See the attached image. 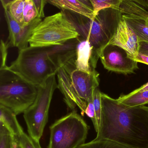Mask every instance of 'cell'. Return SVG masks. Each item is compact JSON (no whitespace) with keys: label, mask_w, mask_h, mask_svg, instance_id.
I'll use <instances>...</instances> for the list:
<instances>
[{"label":"cell","mask_w":148,"mask_h":148,"mask_svg":"<svg viewBox=\"0 0 148 148\" xmlns=\"http://www.w3.org/2000/svg\"><path fill=\"white\" fill-rule=\"evenodd\" d=\"M0 148H17V137L0 122Z\"/></svg>","instance_id":"e0dca14e"},{"label":"cell","mask_w":148,"mask_h":148,"mask_svg":"<svg viewBox=\"0 0 148 148\" xmlns=\"http://www.w3.org/2000/svg\"><path fill=\"white\" fill-rule=\"evenodd\" d=\"M134 60L148 65V55L139 53L136 57L134 59Z\"/></svg>","instance_id":"4316f807"},{"label":"cell","mask_w":148,"mask_h":148,"mask_svg":"<svg viewBox=\"0 0 148 148\" xmlns=\"http://www.w3.org/2000/svg\"><path fill=\"white\" fill-rule=\"evenodd\" d=\"M9 47L7 42H4L2 40L1 42V66L0 70L5 69L8 68L7 65L8 49Z\"/></svg>","instance_id":"cb8c5ba5"},{"label":"cell","mask_w":148,"mask_h":148,"mask_svg":"<svg viewBox=\"0 0 148 148\" xmlns=\"http://www.w3.org/2000/svg\"><path fill=\"white\" fill-rule=\"evenodd\" d=\"M122 18L132 29L140 42L148 43V10L132 1L123 0L120 7Z\"/></svg>","instance_id":"9c48e42d"},{"label":"cell","mask_w":148,"mask_h":148,"mask_svg":"<svg viewBox=\"0 0 148 148\" xmlns=\"http://www.w3.org/2000/svg\"><path fill=\"white\" fill-rule=\"evenodd\" d=\"M16 137L17 148H42L40 142L34 140L24 132Z\"/></svg>","instance_id":"603a6c76"},{"label":"cell","mask_w":148,"mask_h":148,"mask_svg":"<svg viewBox=\"0 0 148 148\" xmlns=\"http://www.w3.org/2000/svg\"><path fill=\"white\" fill-rule=\"evenodd\" d=\"M100 58L104 68L111 72L127 75L134 73L138 69V62L129 58L125 50L115 45H107Z\"/></svg>","instance_id":"30bf717a"},{"label":"cell","mask_w":148,"mask_h":148,"mask_svg":"<svg viewBox=\"0 0 148 148\" xmlns=\"http://www.w3.org/2000/svg\"><path fill=\"white\" fill-rule=\"evenodd\" d=\"M16 116L9 109L0 105V122L2 123L15 136H17L23 130L17 121Z\"/></svg>","instance_id":"9a60e30c"},{"label":"cell","mask_w":148,"mask_h":148,"mask_svg":"<svg viewBox=\"0 0 148 148\" xmlns=\"http://www.w3.org/2000/svg\"><path fill=\"white\" fill-rule=\"evenodd\" d=\"M80 36L72 20L62 11L41 20L33 29L28 42L30 47L59 45Z\"/></svg>","instance_id":"8992f818"},{"label":"cell","mask_w":148,"mask_h":148,"mask_svg":"<svg viewBox=\"0 0 148 148\" xmlns=\"http://www.w3.org/2000/svg\"><path fill=\"white\" fill-rule=\"evenodd\" d=\"M66 13V12H65ZM66 11L78 31L80 37L88 41L98 58L109 44L122 20L120 9L102 10L94 19Z\"/></svg>","instance_id":"277c9868"},{"label":"cell","mask_w":148,"mask_h":148,"mask_svg":"<svg viewBox=\"0 0 148 148\" xmlns=\"http://www.w3.org/2000/svg\"><path fill=\"white\" fill-rule=\"evenodd\" d=\"M37 93V86L8 68L0 70V105L17 115L24 113L33 104Z\"/></svg>","instance_id":"5b68a950"},{"label":"cell","mask_w":148,"mask_h":148,"mask_svg":"<svg viewBox=\"0 0 148 148\" xmlns=\"http://www.w3.org/2000/svg\"><path fill=\"white\" fill-rule=\"evenodd\" d=\"M79 40L80 37L59 45L29 46L19 50L8 69L38 87L75 56Z\"/></svg>","instance_id":"7a4b0ae2"},{"label":"cell","mask_w":148,"mask_h":148,"mask_svg":"<svg viewBox=\"0 0 148 148\" xmlns=\"http://www.w3.org/2000/svg\"><path fill=\"white\" fill-rule=\"evenodd\" d=\"M35 5L39 18L44 17V9L46 4L45 0H32Z\"/></svg>","instance_id":"d4e9b609"},{"label":"cell","mask_w":148,"mask_h":148,"mask_svg":"<svg viewBox=\"0 0 148 148\" xmlns=\"http://www.w3.org/2000/svg\"><path fill=\"white\" fill-rule=\"evenodd\" d=\"M127 1H132L138 3L148 10V0H127Z\"/></svg>","instance_id":"f1b7e54d"},{"label":"cell","mask_w":148,"mask_h":148,"mask_svg":"<svg viewBox=\"0 0 148 148\" xmlns=\"http://www.w3.org/2000/svg\"><path fill=\"white\" fill-rule=\"evenodd\" d=\"M139 53L148 55V42H140V48Z\"/></svg>","instance_id":"83f0119b"},{"label":"cell","mask_w":148,"mask_h":148,"mask_svg":"<svg viewBox=\"0 0 148 148\" xmlns=\"http://www.w3.org/2000/svg\"><path fill=\"white\" fill-rule=\"evenodd\" d=\"M3 9L9 30V47L17 48L19 50L28 47L29 39L33 29L41 18H38L28 26H23L12 17L6 8Z\"/></svg>","instance_id":"8fae6325"},{"label":"cell","mask_w":148,"mask_h":148,"mask_svg":"<svg viewBox=\"0 0 148 148\" xmlns=\"http://www.w3.org/2000/svg\"><path fill=\"white\" fill-rule=\"evenodd\" d=\"M79 1H81L82 2L84 3V4H86L87 6H89L90 8H93V7H92V4H91V2H90L89 0H79Z\"/></svg>","instance_id":"4dcf8cb0"},{"label":"cell","mask_w":148,"mask_h":148,"mask_svg":"<svg viewBox=\"0 0 148 148\" xmlns=\"http://www.w3.org/2000/svg\"><path fill=\"white\" fill-rule=\"evenodd\" d=\"M26 0H14L6 7L12 17L21 25H23V9Z\"/></svg>","instance_id":"ac0fdd59"},{"label":"cell","mask_w":148,"mask_h":148,"mask_svg":"<svg viewBox=\"0 0 148 148\" xmlns=\"http://www.w3.org/2000/svg\"><path fill=\"white\" fill-rule=\"evenodd\" d=\"M57 88L64 102L72 111L78 107L82 116L89 103L93 101L94 91L100 83V74L94 70L87 73L76 67L75 57L66 62L57 74Z\"/></svg>","instance_id":"3957f363"},{"label":"cell","mask_w":148,"mask_h":148,"mask_svg":"<svg viewBox=\"0 0 148 148\" xmlns=\"http://www.w3.org/2000/svg\"><path fill=\"white\" fill-rule=\"evenodd\" d=\"M57 88L56 75H54L38 86L35 100L23 113L28 135L37 141L40 142L47 123L51 100Z\"/></svg>","instance_id":"ba28073f"},{"label":"cell","mask_w":148,"mask_h":148,"mask_svg":"<svg viewBox=\"0 0 148 148\" xmlns=\"http://www.w3.org/2000/svg\"><path fill=\"white\" fill-rule=\"evenodd\" d=\"M140 42L135 33L122 18L108 44L118 46L122 49L129 58L134 60L139 54Z\"/></svg>","instance_id":"7c38bea8"},{"label":"cell","mask_w":148,"mask_h":148,"mask_svg":"<svg viewBox=\"0 0 148 148\" xmlns=\"http://www.w3.org/2000/svg\"><path fill=\"white\" fill-rule=\"evenodd\" d=\"M23 25H30L39 18L35 5L32 0H26L23 14Z\"/></svg>","instance_id":"ffe728a7"},{"label":"cell","mask_w":148,"mask_h":148,"mask_svg":"<svg viewBox=\"0 0 148 148\" xmlns=\"http://www.w3.org/2000/svg\"><path fill=\"white\" fill-rule=\"evenodd\" d=\"M89 129L76 110L72 111L50 127L47 148H78L85 143Z\"/></svg>","instance_id":"52a82bcc"},{"label":"cell","mask_w":148,"mask_h":148,"mask_svg":"<svg viewBox=\"0 0 148 148\" xmlns=\"http://www.w3.org/2000/svg\"><path fill=\"white\" fill-rule=\"evenodd\" d=\"M46 2L55 6L65 12H71L89 19L95 17L92 8L84 4L79 0H45Z\"/></svg>","instance_id":"5bb4252c"},{"label":"cell","mask_w":148,"mask_h":148,"mask_svg":"<svg viewBox=\"0 0 148 148\" xmlns=\"http://www.w3.org/2000/svg\"><path fill=\"white\" fill-rule=\"evenodd\" d=\"M13 1L14 0H1L3 8L6 7L11 2Z\"/></svg>","instance_id":"f546056e"},{"label":"cell","mask_w":148,"mask_h":148,"mask_svg":"<svg viewBox=\"0 0 148 148\" xmlns=\"http://www.w3.org/2000/svg\"><path fill=\"white\" fill-rule=\"evenodd\" d=\"M101 94V92L98 87L95 90L93 95V103L94 105L95 111V119L94 123L93 125L96 133H98L99 131L101 120L102 105Z\"/></svg>","instance_id":"7402d4cb"},{"label":"cell","mask_w":148,"mask_h":148,"mask_svg":"<svg viewBox=\"0 0 148 148\" xmlns=\"http://www.w3.org/2000/svg\"><path fill=\"white\" fill-rule=\"evenodd\" d=\"M95 16L99 11L107 8L120 9V6L123 0H89Z\"/></svg>","instance_id":"44dd1931"},{"label":"cell","mask_w":148,"mask_h":148,"mask_svg":"<svg viewBox=\"0 0 148 148\" xmlns=\"http://www.w3.org/2000/svg\"><path fill=\"white\" fill-rule=\"evenodd\" d=\"M117 101L129 107L143 106L148 104V90L134 95H124L117 98Z\"/></svg>","instance_id":"2e32d148"},{"label":"cell","mask_w":148,"mask_h":148,"mask_svg":"<svg viewBox=\"0 0 148 148\" xmlns=\"http://www.w3.org/2000/svg\"><path fill=\"white\" fill-rule=\"evenodd\" d=\"M102 116L95 140L130 148H148V106L131 107L101 92Z\"/></svg>","instance_id":"6da1fadb"},{"label":"cell","mask_w":148,"mask_h":148,"mask_svg":"<svg viewBox=\"0 0 148 148\" xmlns=\"http://www.w3.org/2000/svg\"><path fill=\"white\" fill-rule=\"evenodd\" d=\"M78 148H130L108 139L94 140Z\"/></svg>","instance_id":"d6986e66"},{"label":"cell","mask_w":148,"mask_h":148,"mask_svg":"<svg viewBox=\"0 0 148 148\" xmlns=\"http://www.w3.org/2000/svg\"><path fill=\"white\" fill-rule=\"evenodd\" d=\"M99 59L90 42L80 36L75 56L76 68L83 72L91 73L96 70Z\"/></svg>","instance_id":"4fadbf2b"},{"label":"cell","mask_w":148,"mask_h":148,"mask_svg":"<svg viewBox=\"0 0 148 148\" xmlns=\"http://www.w3.org/2000/svg\"><path fill=\"white\" fill-rule=\"evenodd\" d=\"M85 114L91 119L93 124H94L95 119V111L93 101L88 104L85 111Z\"/></svg>","instance_id":"484cf974"}]
</instances>
